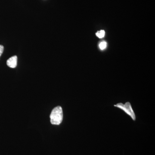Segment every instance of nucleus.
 I'll return each instance as SVG.
<instances>
[{"instance_id":"obj_5","label":"nucleus","mask_w":155,"mask_h":155,"mask_svg":"<svg viewBox=\"0 0 155 155\" xmlns=\"http://www.w3.org/2000/svg\"><path fill=\"white\" fill-rule=\"evenodd\" d=\"M107 43L106 41H103L101 42L99 45V47L101 50H103L105 49L107 47Z\"/></svg>"},{"instance_id":"obj_1","label":"nucleus","mask_w":155,"mask_h":155,"mask_svg":"<svg viewBox=\"0 0 155 155\" xmlns=\"http://www.w3.org/2000/svg\"><path fill=\"white\" fill-rule=\"evenodd\" d=\"M50 119L51 123L53 125L61 124L63 119V110L61 107L58 106L53 109L50 115Z\"/></svg>"},{"instance_id":"obj_3","label":"nucleus","mask_w":155,"mask_h":155,"mask_svg":"<svg viewBox=\"0 0 155 155\" xmlns=\"http://www.w3.org/2000/svg\"><path fill=\"white\" fill-rule=\"evenodd\" d=\"M17 56H14L9 58L7 61V65L11 68H15L17 66Z\"/></svg>"},{"instance_id":"obj_4","label":"nucleus","mask_w":155,"mask_h":155,"mask_svg":"<svg viewBox=\"0 0 155 155\" xmlns=\"http://www.w3.org/2000/svg\"><path fill=\"white\" fill-rule=\"evenodd\" d=\"M105 35V32L104 30H101L100 31H98L96 33V35L99 38H104Z\"/></svg>"},{"instance_id":"obj_6","label":"nucleus","mask_w":155,"mask_h":155,"mask_svg":"<svg viewBox=\"0 0 155 155\" xmlns=\"http://www.w3.org/2000/svg\"><path fill=\"white\" fill-rule=\"evenodd\" d=\"M4 50V46L3 45H0V57L2 56V54H3Z\"/></svg>"},{"instance_id":"obj_2","label":"nucleus","mask_w":155,"mask_h":155,"mask_svg":"<svg viewBox=\"0 0 155 155\" xmlns=\"http://www.w3.org/2000/svg\"><path fill=\"white\" fill-rule=\"evenodd\" d=\"M115 107H117L123 110L127 115L130 116L132 119L134 120H135L136 116L134 112L131 105L129 102L125 103V104H123L122 103H119L116 105H114Z\"/></svg>"}]
</instances>
